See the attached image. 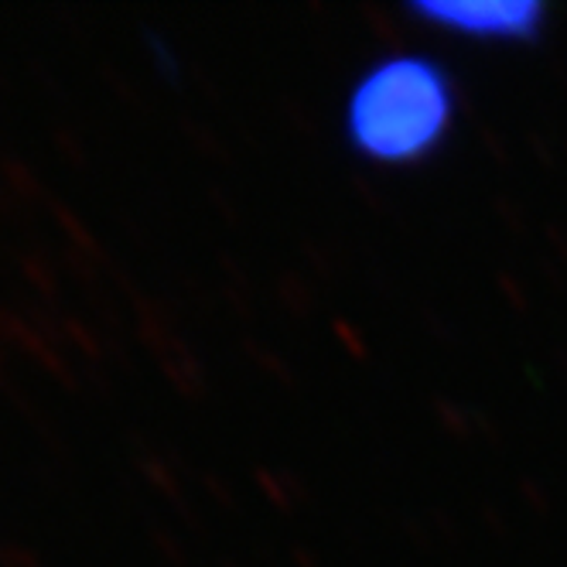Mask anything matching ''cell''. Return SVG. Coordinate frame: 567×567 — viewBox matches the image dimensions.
<instances>
[{
	"label": "cell",
	"mask_w": 567,
	"mask_h": 567,
	"mask_svg": "<svg viewBox=\"0 0 567 567\" xmlns=\"http://www.w3.org/2000/svg\"><path fill=\"white\" fill-rule=\"evenodd\" d=\"M65 264H69V270L75 274V280L83 284V288H90V291H96L100 288V270H96V260L93 257H86V254H79L75 247H65Z\"/></svg>",
	"instance_id": "7"
},
{
	"label": "cell",
	"mask_w": 567,
	"mask_h": 567,
	"mask_svg": "<svg viewBox=\"0 0 567 567\" xmlns=\"http://www.w3.org/2000/svg\"><path fill=\"white\" fill-rule=\"evenodd\" d=\"M106 79H110V86L116 90V96H120V100H127L131 106H141V96L127 86V79H120V75H116V72H110V69H106Z\"/></svg>",
	"instance_id": "10"
},
{
	"label": "cell",
	"mask_w": 567,
	"mask_h": 567,
	"mask_svg": "<svg viewBox=\"0 0 567 567\" xmlns=\"http://www.w3.org/2000/svg\"><path fill=\"white\" fill-rule=\"evenodd\" d=\"M21 270H24V277L34 284V291L45 298V305H55V298H59V277H55L52 264L45 260V254H42V250L24 254V257H21Z\"/></svg>",
	"instance_id": "4"
},
{
	"label": "cell",
	"mask_w": 567,
	"mask_h": 567,
	"mask_svg": "<svg viewBox=\"0 0 567 567\" xmlns=\"http://www.w3.org/2000/svg\"><path fill=\"white\" fill-rule=\"evenodd\" d=\"M0 172H4L8 188H11L18 198H31V202L45 198L42 182H38V175H31V168L21 165V161H14V157H0Z\"/></svg>",
	"instance_id": "6"
},
{
	"label": "cell",
	"mask_w": 567,
	"mask_h": 567,
	"mask_svg": "<svg viewBox=\"0 0 567 567\" xmlns=\"http://www.w3.org/2000/svg\"><path fill=\"white\" fill-rule=\"evenodd\" d=\"M455 79L427 55H386L355 79L342 131L373 165H424L455 127Z\"/></svg>",
	"instance_id": "1"
},
{
	"label": "cell",
	"mask_w": 567,
	"mask_h": 567,
	"mask_svg": "<svg viewBox=\"0 0 567 567\" xmlns=\"http://www.w3.org/2000/svg\"><path fill=\"white\" fill-rule=\"evenodd\" d=\"M0 383H4V352H0Z\"/></svg>",
	"instance_id": "12"
},
{
	"label": "cell",
	"mask_w": 567,
	"mask_h": 567,
	"mask_svg": "<svg viewBox=\"0 0 567 567\" xmlns=\"http://www.w3.org/2000/svg\"><path fill=\"white\" fill-rule=\"evenodd\" d=\"M52 219L62 226V233L69 236V247H75L79 254H86V257H93V260H100V264H106V250H103V243L79 223V216L72 213V209H65L62 202H52Z\"/></svg>",
	"instance_id": "3"
},
{
	"label": "cell",
	"mask_w": 567,
	"mask_h": 567,
	"mask_svg": "<svg viewBox=\"0 0 567 567\" xmlns=\"http://www.w3.org/2000/svg\"><path fill=\"white\" fill-rule=\"evenodd\" d=\"M55 144H59V151H62L65 157H72V165H75V168H83V165H86V151H83V144H79V137H75L72 131H55Z\"/></svg>",
	"instance_id": "9"
},
{
	"label": "cell",
	"mask_w": 567,
	"mask_h": 567,
	"mask_svg": "<svg viewBox=\"0 0 567 567\" xmlns=\"http://www.w3.org/2000/svg\"><path fill=\"white\" fill-rule=\"evenodd\" d=\"M411 14H417L424 24L449 31L468 42H537L547 8L544 4H414Z\"/></svg>",
	"instance_id": "2"
},
{
	"label": "cell",
	"mask_w": 567,
	"mask_h": 567,
	"mask_svg": "<svg viewBox=\"0 0 567 567\" xmlns=\"http://www.w3.org/2000/svg\"><path fill=\"white\" fill-rule=\"evenodd\" d=\"M0 567H45L42 557L21 544H0Z\"/></svg>",
	"instance_id": "8"
},
{
	"label": "cell",
	"mask_w": 567,
	"mask_h": 567,
	"mask_svg": "<svg viewBox=\"0 0 567 567\" xmlns=\"http://www.w3.org/2000/svg\"><path fill=\"white\" fill-rule=\"evenodd\" d=\"M18 213V195L11 188H0V219H8Z\"/></svg>",
	"instance_id": "11"
},
{
	"label": "cell",
	"mask_w": 567,
	"mask_h": 567,
	"mask_svg": "<svg viewBox=\"0 0 567 567\" xmlns=\"http://www.w3.org/2000/svg\"><path fill=\"white\" fill-rule=\"evenodd\" d=\"M62 336H65V342H69L72 349H79L90 362H100V359L106 355V346H103L100 332L90 329V326H83L79 318H62Z\"/></svg>",
	"instance_id": "5"
}]
</instances>
